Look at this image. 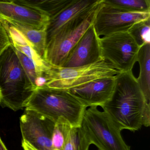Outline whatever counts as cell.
I'll use <instances>...</instances> for the list:
<instances>
[{"label": "cell", "instance_id": "obj_1", "mask_svg": "<svg viewBox=\"0 0 150 150\" xmlns=\"http://www.w3.org/2000/svg\"><path fill=\"white\" fill-rule=\"evenodd\" d=\"M102 108L121 131L138 130L150 125V104L146 100L132 71L116 75L114 92Z\"/></svg>", "mask_w": 150, "mask_h": 150}, {"label": "cell", "instance_id": "obj_2", "mask_svg": "<svg viewBox=\"0 0 150 150\" xmlns=\"http://www.w3.org/2000/svg\"><path fill=\"white\" fill-rule=\"evenodd\" d=\"M25 108L55 122L60 118H64L73 127L81 126L87 109L67 90L50 88L46 86L36 88Z\"/></svg>", "mask_w": 150, "mask_h": 150}, {"label": "cell", "instance_id": "obj_3", "mask_svg": "<svg viewBox=\"0 0 150 150\" xmlns=\"http://www.w3.org/2000/svg\"><path fill=\"white\" fill-rule=\"evenodd\" d=\"M35 89L11 44L0 56L1 103L14 111L21 109Z\"/></svg>", "mask_w": 150, "mask_h": 150}, {"label": "cell", "instance_id": "obj_4", "mask_svg": "<svg viewBox=\"0 0 150 150\" xmlns=\"http://www.w3.org/2000/svg\"><path fill=\"white\" fill-rule=\"evenodd\" d=\"M102 1L63 26L47 43L43 57L47 64L63 66L69 52L93 24Z\"/></svg>", "mask_w": 150, "mask_h": 150}, {"label": "cell", "instance_id": "obj_5", "mask_svg": "<svg viewBox=\"0 0 150 150\" xmlns=\"http://www.w3.org/2000/svg\"><path fill=\"white\" fill-rule=\"evenodd\" d=\"M119 73L109 63L103 60L76 68H64L49 65V68L43 76L46 81V86L68 90L97 79L115 76Z\"/></svg>", "mask_w": 150, "mask_h": 150}, {"label": "cell", "instance_id": "obj_6", "mask_svg": "<svg viewBox=\"0 0 150 150\" xmlns=\"http://www.w3.org/2000/svg\"><path fill=\"white\" fill-rule=\"evenodd\" d=\"M81 127L91 144L99 150H130L118 129L104 111L90 107L83 115Z\"/></svg>", "mask_w": 150, "mask_h": 150}, {"label": "cell", "instance_id": "obj_7", "mask_svg": "<svg viewBox=\"0 0 150 150\" xmlns=\"http://www.w3.org/2000/svg\"><path fill=\"white\" fill-rule=\"evenodd\" d=\"M102 57L119 72L132 71L140 47L128 31L100 38Z\"/></svg>", "mask_w": 150, "mask_h": 150}, {"label": "cell", "instance_id": "obj_8", "mask_svg": "<svg viewBox=\"0 0 150 150\" xmlns=\"http://www.w3.org/2000/svg\"><path fill=\"white\" fill-rule=\"evenodd\" d=\"M150 18V11L130 12L105 4L103 0L93 25L99 37L127 31L136 23Z\"/></svg>", "mask_w": 150, "mask_h": 150}, {"label": "cell", "instance_id": "obj_9", "mask_svg": "<svg viewBox=\"0 0 150 150\" xmlns=\"http://www.w3.org/2000/svg\"><path fill=\"white\" fill-rule=\"evenodd\" d=\"M55 122L30 110L26 109L20 118L23 140L37 150H52Z\"/></svg>", "mask_w": 150, "mask_h": 150}, {"label": "cell", "instance_id": "obj_10", "mask_svg": "<svg viewBox=\"0 0 150 150\" xmlns=\"http://www.w3.org/2000/svg\"><path fill=\"white\" fill-rule=\"evenodd\" d=\"M100 38L93 24L73 48L61 67L76 68L103 61Z\"/></svg>", "mask_w": 150, "mask_h": 150}, {"label": "cell", "instance_id": "obj_11", "mask_svg": "<svg viewBox=\"0 0 150 150\" xmlns=\"http://www.w3.org/2000/svg\"><path fill=\"white\" fill-rule=\"evenodd\" d=\"M0 19L36 30L46 28L50 20L45 13L20 4L16 0L0 1Z\"/></svg>", "mask_w": 150, "mask_h": 150}, {"label": "cell", "instance_id": "obj_12", "mask_svg": "<svg viewBox=\"0 0 150 150\" xmlns=\"http://www.w3.org/2000/svg\"><path fill=\"white\" fill-rule=\"evenodd\" d=\"M115 82V75L97 79L67 90L86 108L102 107L111 98Z\"/></svg>", "mask_w": 150, "mask_h": 150}, {"label": "cell", "instance_id": "obj_13", "mask_svg": "<svg viewBox=\"0 0 150 150\" xmlns=\"http://www.w3.org/2000/svg\"><path fill=\"white\" fill-rule=\"evenodd\" d=\"M101 0H72L57 15L51 18L46 28V44L63 26L92 8Z\"/></svg>", "mask_w": 150, "mask_h": 150}, {"label": "cell", "instance_id": "obj_14", "mask_svg": "<svg viewBox=\"0 0 150 150\" xmlns=\"http://www.w3.org/2000/svg\"><path fill=\"white\" fill-rule=\"evenodd\" d=\"M6 23L12 45L16 50L32 60L39 71L43 74L49 68V65L39 56L33 45L19 30L6 22Z\"/></svg>", "mask_w": 150, "mask_h": 150}, {"label": "cell", "instance_id": "obj_15", "mask_svg": "<svg viewBox=\"0 0 150 150\" xmlns=\"http://www.w3.org/2000/svg\"><path fill=\"white\" fill-rule=\"evenodd\" d=\"M137 62L139 64L140 72L137 80L146 103L150 104V44L140 47Z\"/></svg>", "mask_w": 150, "mask_h": 150}, {"label": "cell", "instance_id": "obj_16", "mask_svg": "<svg viewBox=\"0 0 150 150\" xmlns=\"http://www.w3.org/2000/svg\"><path fill=\"white\" fill-rule=\"evenodd\" d=\"M6 22L19 30L33 45L37 52L43 58L46 45V28L36 30L14 22Z\"/></svg>", "mask_w": 150, "mask_h": 150}, {"label": "cell", "instance_id": "obj_17", "mask_svg": "<svg viewBox=\"0 0 150 150\" xmlns=\"http://www.w3.org/2000/svg\"><path fill=\"white\" fill-rule=\"evenodd\" d=\"M20 4L38 9L45 13L50 19L56 16L72 0H16Z\"/></svg>", "mask_w": 150, "mask_h": 150}, {"label": "cell", "instance_id": "obj_18", "mask_svg": "<svg viewBox=\"0 0 150 150\" xmlns=\"http://www.w3.org/2000/svg\"><path fill=\"white\" fill-rule=\"evenodd\" d=\"M72 126L64 118L55 122L52 137V150H63Z\"/></svg>", "mask_w": 150, "mask_h": 150}, {"label": "cell", "instance_id": "obj_19", "mask_svg": "<svg viewBox=\"0 0 150 150\" xmlns=\"http://www.w3.org/2000/svg\"><path fill=\"white\" fill-rule=\"evenodd\" d=\"M91 144L81 126L72 127L63 150H88Z\"/></svg>", "mask_w": 150, "mask_h": 150}, {"label": "cell", "instance_id": "obj_20", "mask_svg": "<svg viewBox=\"0 0 150 150\" xmlns=\"http://www.w3.org/2000/svg\"><path fill=\"white\" fill-rule=\"evenodd\" d=\"M103 2L128 12L150 11V0H103Z\"/></svg>", "mask_w": 150, "mask_h": 150}, {"label": "cell", "instance_id": "obj_21", "mask_svg": "<svg viewBox=\"0 0 150 150\" xmlns=\"http://www.w3.org/2000/svg\"><path fill=\"white\" fill-rule=\"evenodd\" d=\"M127 31L139 47L150 44V18L136 23Z\"/></svg>", "mask_w": 150, "mask_h": 150}, {"label": "cell", "instance_id": "obj_22", "mask_svg": "<svg viewBox=\"0 0 150 150\" xmlns=\"http://www.w3.org/2000/svg\"><path fill=\"white\" fill-rule=\"evenodd\" d=\"M15 50L23 69L30 80L31 83L36 88L35 86V82L38 78L42 76V74L39 71L34 62L30 59L15 49Z\"/></svg>", "mask_w": 150, "mask_h": 150}, {"label": "cell", "instance_id": "obj_23", "mask_svg": "<svg viewBox=\"0 0 150 150\" xmlns=\"http://www.w3.org/2000/svg\"><path fill=\"white\" fill-rule=\"evenodd\" d=\"M11 44L6 23L0 19V56Z\"/></svg>", "mask_w": 150, "mask_h": 150}, {"label": "cell", "instance_id": "obj_24", "mask_svg": "<svg viewBox=\"0 0 150 150\" xmlns=\"http://www.w3.org/2000/svg\"><path fill=\"white\" fill-rule=\"evenodd\" d=\"M22 146L24 150H37L30 146L29 144L23 140L22 142Z\"/></svg>", "mask_w": 150, "mask_h": 150}, {"label": "cell", "instance_id": "obj_25", "mask_svg": "<svg viewBox=\"0 0 150 150\" xmlns=\"http://www.w3.org/2000/svg\"><path fill=\"white\" fill-rule=\"evenodd\" d=\"M0 150H7L6 146L0 138Z\"/></svg>", "mask_w": 150, "mask_h": 150}, {"label": "cell", "instance_id": "obj_26", "mask_svg": "<svg viewBox=\"0 0 150 150\" xmlns=\"http://www.w3.org/2000/svg\"><path fill=\"white\" fill-rule=\"evenodd\" d=\"M1 100H2V96H1V92L0 90V103H1Z\"/></svg>", "mask_w": 150, "mask_h": 150}]
</instances>
